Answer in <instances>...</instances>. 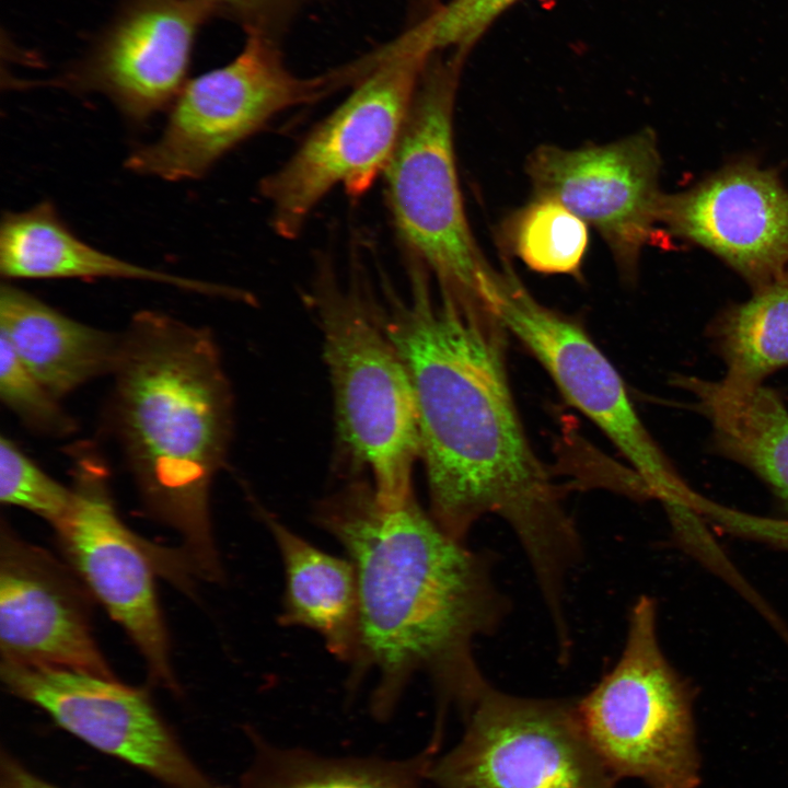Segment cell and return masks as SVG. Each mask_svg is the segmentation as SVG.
<instances>
[{"mask_svg":"<svg viewBox=\"0 0 788 788\" xmlns=\"http://www.w3.org/2000/svg\"><path fill=\"white\" fill-rule=\"evenodd\" d=\"M379 313L413 385L431 517L462 542L480 518H501L528 558L545 607L561 609L583 545L565 490L520 419L507 370V329L483 303L441 290L433 299L419 269L412 274L410 298L391 299Z\"/></svg>","mask_w":788,"mask_h":788,"instance_id":"cell-1","label":"cell"},{"mask_svg":"<svg viewBox=\"0 0 788 788\" xmlns=\"http://www.w3.org/2000/svg\"><path fill=\"white\" fill-rule=\"evenodd\" d=\"M315 522L356 567L362 657L355 679L376 674L370 709L389 718L416 674H426L442 725L453 708L464 720L491 686L474 652L510 612L491 552L448 535L414 497L389 510L371 483L354 480L324 498Z\"/></svg>","mask_w":788,"mask_h":788,"instance_id":"cell-2","label":"cell"},{"mask_svg":"<svg viewBox=\"0 0 788 788\" xmlns=\"http://www.w3.org/2000/svg\"><path fill=\"white\" fill-rule=\"evenodd\" d=\"M114 433L148 514L173 529L195 576L221 581L210 491L232 430V393L212 334L142 311L121 334Z\"/></svg>","mask_w":788,"mask_h":788,"instance_id":"cell-3","label":"cell"},{"mask_svg":"<svg viewBox=\"0 0 788 788\" xmlns=\"http://www.w3.org/2000/svg\"><path fill=\"white\" fill-rule=\"evenodd\" d=\"M338 437L368 471L376 501L393 510L415 497L419 433L413 385L378 308L323 279L316 294Z\"/></svg>","mask_w":788,"mask_h":788,"instance_id":"cell-4","label":"cell"},{"mask_svg":"<svg viewBox=\"0 0 788 788\" xmlns=\"http://www.w3.org/2000/svg\"><path fill=\"white\" fill-rule=\"evenodd\" d=\"M461 51L437 53L427 62L402 136L385 169V193L395 230L413 260L440 290L467 302L495 269L482 255L464 211L453 146V112Z\"/></svg>","mask_w":788,"mask_h":788,"instance_id":"cell-5","label":"cell"},{"mask_svg":"<svg viewBox=\"0 0 788 788\" xmlns=\"http://www.w3.org/2000/svg\"><path fill=\"white\" fill-rule=\"evenodd\" d=\"M577 710L598 756L616 779L648 788H696L700 760L693 697L665 657L658 604L641 595L631 605L622 652Z\"/></svg>","mask_w":788,"mask_h":788,"instance_id":"cell-6","label":"cell"},{"mask_svg":"<svg viewBox=\"0 0 788 788\" xmlns=\"http://www.w3.org/2000/svg\"><path fill=\"white\" fill-rule=\"evenodd\" d=\"M355 82L349 65L298 77L286 67L273 34L247 32L233 60L186 82L159 138L135 150L126 167L167 181L199 178L277 114Z\"/></svg>","mask_w":788,"mask_h":788,"instance_id":"cell-7","label":"cell"},{"mask_svg":"<svg viewBox=\"0 0 788 788\" xmlns=\"http://www.w3.org/2000/svg\"><path fill=\"white\" fill-rule=\"evenodd\" d=\"M73 502L54 530L66 563L129 636L158 685L178 691L154 576L192 592L190 566L179 551L134 533L117 513L102 459L86 447L73 453Z\"/></svg>","mask_w":788,"mask_h":788,"instance_id":"cell-8","label":"cell"},{"mask_svg":"<svg viewBox=\"0 0 788 788\" xmlns=\"http://www.w3.org/2000/svg\"><path fill=\"white\" fill-rule=\"evenodd\" d=\"M430 57L379 51L363 57L369 72L260 184L280 236H298L333 188L359 196L385 172Z\"/></svg>","mask_w":788,"mask_h":788,"instance_id":"cell-9","label":"cell"},{"mask_svg":"<svg viewBox=\"0 0 788 788\" xmlns=\"http://www.w3.org/2000/svg\"><path fill=\"white\" fill-rule=\"evenodd\" d=\"M436 761L434 788H618L590 744L577 700L512 695L493 685Z\"/></svg>","mask_w":788,"mask_h":788,"instance_id":"cell-10","label":"cell"},{"mask_svg":"<svg viewBox=\"0 0 788 788\" xmlns=\"http://www.w3.org/2000/svg\"><path fill=\"white\" fill-rule=\"evenodd\" d=\"M486 304L542 364L563 396L614 444L664 508L690 488L637 414L617 370L578 321L540 303L505 267Z\"/></svg>","mask_w":788,"mask_h":788,"instance_id":"cell-11","label":"cell"},{"mask_svg":"<svg viewBox=\"0 0 788 788\" xmlns=\"http://www.w3.org/2000/svg\"><path fill=\"white\" fill-rule=\"evenodd\" d=\"M3 685L69 733L167 788H228L188 756L142 688L82 671L1 660Z\"/></svg>","mask_w":788,"mask_h":788,"instance_id":"cell-12","label":"cell"},{"mask_svg":"<svg viewBox=\"0 0 788 788\" xmlns=\"http://www.w3.org/2000/svg\"><path fill=\"white\" fill-rule=\"evenodd\" d=\"M526 172L535 196L563 204L605 240L622 271L636 273L659 222L660 155L648 129L603 146H542Z\"/></svg>","mask_w":788,"mask_h":788,"instance_id":"cell-13","label":"cell"},{"mask_svg":"<svg viewBox=\"0 0 788 788\" xmlns=\"http://www.w3.org/2000/svg\"><path fill=\"white\" fill-rule=\"evenodd\" d=\"M92 595L67 563L0 528L1 660L113 679L93 636Z\"/></svg>","mask_w":788,"mask_h":788,"instance_id":"cell-14","label":"cell"},{"mask_svg":"<svg viewBox=\"0 0 788 788\" xmlns=\"http://www.w3.org/2000/svg\"><path fill=\"white\" fill-rule=\"evenodd\" d=\"M659 222L718 256L753 289L788 267V192L770 170L751 162L663 195Z\"/></svg>","mask_w":788,"mask_h":788,"instance_id":"cell-15","label":"cell"},{"mask_svg":"<svg viewBox=\"0 0 788 788\" xmlns=\"http://www.w3.org/2000/svg\"><path fill=\"white\" fill-rule=\"evenodd\" d=\"M209 14L194 0H134L66 80L105 94L128 120L143 124L170 108L186 84L195 38Z\"/></svg>","mask_w":788,"mask_h":788,"instance_id":"cell-16","label":"cell"},{"mask_svg":"<svg viewBox=\"0 0 788 788\" xmlns=\"http://www.w3.org/2000/svg\"><path fill=\"white\" fill-rule=\"evenodd\" d=\"M258 514L278 547L285 569L279 623L315 631L326 649L358 671L361 657L358 575L349 558L331 555L287 528L263 508Z\"/></svg>","mask_w":788,"mask_h":788,"instance_id":"cell-17","label":"cell"},{"mask_svg":"<svg viewBox=\"0 0 788 788\" xmlns=\"http://www.w3.org/2000/svg\"><path fill=\"white\" fill-rule=\"evenodd\" d=\"M0 271L7 279H135L190 292L244 299L235 289L150 269L85 243L61 220L49 201L7 212L0 227Z\"/></svg>","mask_w":788,"mask_h":788,"instance_id":"cell-18","label":"cell"},{"mask_svg":"<svg viewBox=\"0 0 788 788\" xmlns=\"http://www.w3.org/2000/svg\"><path fill=\"white\" fill-rule=\"evenodd\" d=\"M0 289V335L57 398L113 373L121 335L73 320L11 283Z\"/></svg>","mask_w":788,"mask_h":788,"instance_id":"cell-19","label":"cell"},{"mask_svg":"<svg viewBox=\"0 0 788 788\" xmlns=\"http://www.w3.org/2000/svg\"><path fill=\"white\" fill-rule=\"evenodd\" d=\"M709 420L714 442L728 459L742 464L776 494L788 509V409L774 390L681 376Z\"/></svg>","mask_w":788,"mask_h":788,"instance_id":"cell-20","label":"cell"},{"mask_svg":"<svg viewBox=\"0 0 788 788\" xmlns=\"http://www.w3.org/2000/svg\"><path fill=\"white\" fill-rule=\"evenodd\" d=\"M253 758L239 788H434L428 750L405 760L327 756L273 744L251 730Z\"/></svg>","mask_w":788,"mask_h":788,"instance_id":"cell-21","label":"cell"},{"mask_svg":"<svg viewBox=\"0 0 788 788\" xmlns=\"http://www.w3.org/2000/svg\"><path fill=\"white\" fill-rule=\"evenodd\" d=\"M726 366L725 382L763 384L788 367V267L757 287L743 303L726 309L709 327Z\"/></svg>","mask_w":788,"mask_h":788,"instance_id":"cell-22","label":"cell"},{"mask_svg":"<svg viewBox=\"0 0 788 788\" xmlns=\"http://www.w3.org/2000/svg\"><path fill=\"white\" fill-rule=\"evenodd\" d=\"M506 239L532 270L578 276L589 245L588 224L557 200L535 196L507 221Z\"/></svg>","mask_w":788,"mask_h":788,"instance_id":"cell-23","label":"cell"},{"mask_svg":"<svg viewBox=\"0 0 788 788\" xmlns=\"http://www.w3.org/2000/svg\"><path fill=\"white\" fill-rule=\"evenodd\" d=\"M520 0H450L394 39L404 51L468 54L488 28Z\"/></svg>","mask_w":788,"mask_h":788,"instance_id":"cell-24","label":"cell"},{"mask_svg":"<svg viewBox=\"0 0 788 788\" xmlns=\"http://www.w3.org/2000/svg\"><path fill=\"white\" fill-rule=\"evenodd\" d=\"M0 398L36 433L63 438L77 430L74 419L57 398L20 360L0 335Z\"/></svg>","mask_w":788,"mask_h":788,"instance_id":"cell-25","label":"cell"},{"mask_svg":"<svg viewBox=\"0 0 788 788\" xmlns=\"http://www.w3.org/2000/svg\"><path fill=\"white\" fill-rule=\"evenodd\" d=\"M0 500L28 510L55 528L68 514L73 490L49 476L14 441L1 436Z\"/></svg>","mask_w":788,"mask_h":788,"instance_id":"cell-26","label":"cell"},{"mask_svg":"<svg viewBox=\"0 0 788 788\" xmlns=\"http://www.w3.org/2000/svg\"><path fill=\"white\" fill-rule=\"evenodd\" d=\"M208 12L223 13L241 21L246 31L275 35L280 23L301 0H194Z\"/></svg>","mask_w":788,"mask_h":788,"instance_id":"cell-27","label":"cell"},{"mask_svg":"<svg viewBox=\"0 0 788 788\" xmlns=\"http://www.w3.org/2000/svg\"><path fill=\"white\" fill-rule=\"evenodd\" d=\"M738 536L788 551V519L740 513L734 521Z\"/></svg>","mask_w":788,"mask_h":788,"instance_id":"cell-28","label":"cell"},{"mask_svg":"<svg viewBox=\"0 0 788 788\" xmlns=\"http://www.w3.org/2000/svg\"><path fill=\"white\" fill-rule=\"evenodd\" d=\"M0 788H58L37 777L15 758L1 754Z\"/></svg>","mask_w":788,"mask_h":788,"instance_id":"cell-29","label":"cell"}]
</instances>
